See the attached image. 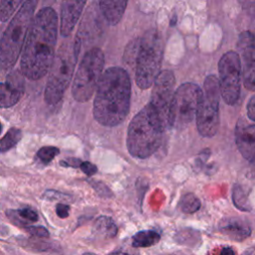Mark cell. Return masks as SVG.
Segmentation results:
<instances>
[{
    "label": "cell",
    "mask_w": 255,
    "mask_h": 255,
    "mask_svg": "<svg viewBox=\"0 0 255 255\" xmlns=\"http://www.w3.org/2000/svg\"><path fill=\"white\" fill-rule=\"evenodd\" d=\"M58 37V15L51 7L38 11L29 29L21 56L22 74L33 81L51 69Z\"/></svg>",
    "instance_id": "cell-1"
},
{
    "label": "cell",
    "mask_w": 255,
    "mask_h": 255,
    "mask_svg": "<svg viewBox=\"0 0 255 255\" xmlns=\"http://www.w3.org/2000/svg\"><path fill=\"white\" fill-rule=\"evenodd\" d=\"M130 78L120 67L108 68L102 75L94 100V117L105 127L120 125L130 106Z\"/></svg>",
    "instance_id": "cell-2"
},
{
    "label": "cell",
    "mask_w": 255,
    "mask_h": 255,
    "mask_svg": "<svg viewBox=\"0 0 255 255\" xmlns=\"http://www.w3.org/2000/svg\"><path fill=\"white\" fill-rule=\"evenodd\" d=\"M166 128L152 107L147 104L131 120L128 128L127 146L133 157L146 158L161 145Z\"/></svg>",
    "instance_id": "cell-3"
},
{
    "label": "cell",
    "mask_w": 255,
    "mask_h": 255,
    "mask_svg": "<svg viewBox=\"0 0 255 255\" xmlns=\"http://www.w3.org/2000/svg\"><path fill=\"white\" fill-rule=\"evenodd\" d=\"M37 1H25L0 37V69L9 70L17 62L34 19Z\"/></svg>",
    "instance_id": "cell-4"
},
{
    "label": "cell",
    "mask_w": 255,
    "mask_h": 255,
    "mask_svg": "<svg viewBox=\"0 0 255 255\" xmlns=\"http://www.w3.org/2000/svg\"><path fill=\"white\" fill-rule=\"evenodd\" d=\"M80 51V40L65 42L55 55L45 89V101L49 105L58 104L68 88L75 70Z\"/></svg>",
    "instance_id": "cell-5"
},
{
    "label": "cell",
    "mask_w": 255,
    "mask_h": 255,
    "mask_svg": "<svg viewBox=\"0 0 255 255\" xmlns=\"http://www.w3.org/2000/svg\"><path fill=\"white\" fill-rule=\"evenodd\" d=\"M163 56V40L156 29L146 31L137 48L135 59V83L145 90L151 87L160 73Z\"/></svg>",
    "instance_id": "cell-6"
},
{
    "label": "cell",
    "mask_w": 255,
    "mask_h": 255,
    "mask_svg": "<svg viewBox=\"0 0 255 255\" xmlns=\"http://www.w3.org/2000/svg\"><path fill=\"white\" fill-rule=\"evenodd\" d=\"M104 64L105 56L100 48H92L84 55L72 85L76 101L84 103L92 98L103 75Z\"/></svg>",
    "instance_id": "cell-7"
},
{
    "label": "cell",
    "mask_w": 255,
    "mask_h": 255,
    "mask_svg": "<svg viewBox=\"0 0 255 255\" xmlns=\"http://www.w3.org/2000/svg\"><path fill=\"white\" fill-rule=\"evenodd\" d=\"M220 97L219 80L214 75L207 76L196 114L197 130L204 137H211L218 130Z\"/></svg>",
    "instance_id": "cell-8"
},
{
    "label": "cell",
    "mask_w": 255,
    "mask_h": 255,
    "mask_svg": "<svg viewBox=\"0 0 255 255\" xmlns=\"http://www.w3.org/2000/svg\"><path fill=\"white\" fill-rule=\"evenodd\" d=\"M202 89L193 83H184L174 92L170 112L169 126L182 128L196 118Z\"/></svg>",
    "instance_id": "cell-9"
},
{
    "label": "cell",
    "mask_w": 255,
    "mask_h": 255,
    "mask_svg": "<svg viewBox=\"0 0 255 255\" xmlns=\"http://www.w3.org/2000/svg\"><path fill=\"white\" fill-rule=\"evenodd\" d=\"M221 97L227 105L238 101L241 86L242 64L238 53L229 51L222 55L218 63Z\"/></svg>",
    "instance_id": "cell-10"
},
{
    "label": "cell",
    "mask_w": 255,
    "mask_h": 255,
    "mask_svg": "<svg viewBox=\"0 0 255 255\" xmlns=\"http://www.w3.org/2000/svg\"><path fill=\"white\" fill-rule=\"evenodd\" d=\"M175 78L171 71L164 70L159 73L153 83L149 105L156 112L166 128L169 126V112L174 95Z\"/></svg>",
    "instance_id": "cell-11"
},
{
    "label": "cell",
    "mask_w": 255,
    "mask_h": 255,
    "mask_svg": "<svg viewBox=\"0 0 255 255\" xmlns=\"http://www.w3.org/2000/svg\"><path fill=\"white\" fill-rule=\"evenodd\" d=\"M237 47L243 61V84L251 92L255 91V35L245 31L239 35Z\"/></svg>",
    "instance_id": "cell-12"
},
{
    "label": "cell",
    "mask_w": 255,
    "mask_h": 255,
    "mask_svg": "<svg viewBox=\"0 0 255 255\" xmlns=\"http://www.w3.org/2000/svg\"><path fill=\"white\" fill-rule=\"evenodd\" d=\"M235 141L238 150L248 161L255 162V125L240 120L235 128Z\"/></svg>",
    "instance_id": "cell-13"
},
{
    "label": "cell",
    "mask_w": 255,
    "mask_h": 255,
    "mask_svg": "<svg viewBox=\"0 0 255 255\" xmlns=\"http://www.w3.org/2000/svg\"><path fill=\"white\" fill-rule=\"evenodd\" d=\"M85 1H64L61 8L60 32L64 37H68L73 31L81 13L84 9Z\"/></svg>",
    "instance_id": "cell-14"
},
{
    "label": "cell",
    "mask_w": 255,
    "mask_h": 255,
    "mask_svg": "<svg viewBox=\"0 0 255 255\" xmlns=\"http://www.w3.org/2000/svg\"><path fill=\"white\" fill-rule=\"evenodd\" d=\"M219 231L232 240L242 241L250 235L251 228L245 220L231 217L224 218L220 221Z\"/></svg>",
    "instance_id": "cell-15"
},
{
    "label": "cell",
    "mask_w": 255,
    "mask_h": 255,
    "mask_svg": "<svg viewBox=\"0 0 255 255\" xmlns=\"http://www.w3.org/2000/svg\"><path fill=\"white\" fill-rule=\"evenodd\" d=\"M23 93L20 81L8 78L5 83H0V108H10L18 103Z\"/></svg>",
    "instance_id": "cell-16"
},
{
    "label": "cell",
    "mask_w": 255,
    "mask_h": 255,
    "mask_svg": "<svg viewBox=\"0 0 255 255\" xmlns=\"http://www.w3.org/2000/svg\"><path fill=\"white\" fill-rule=\"evenodd\" d=\"M128 2L127 1H109L102 0L99 2V6L107 22L110 25H117L121 20Z\"/></svg>",
    "instance_id": "cell-17"
},
{
    "label": "cell",
    "mask_w": 255,
    "mask_h": 255,
    "mask_svg": "<svg viewBox=\"0 0 255 255\" xmlns=\"http://www.w3.org/2000/svg\"><path fill=\"white\" fill-rule=\"evenodd\" d=\"M7 216L13 223L19 226H25L27 223L36 222L38 220V213L31 207L8 210Z\"/></svg>",
    "instance_id": "cell-18"
},
{
    "label": "cell",
    "mask_w": 255,
    "mask_h": 255,
    "mask_svg": "<svg viewBox=\"0 0 255 255\" xmlns=\"http://www.w3.org/2000/svg\"><path fill=\"white\" fill-rule=\"evenodd\" d=\"M160 239V235L153 230H142L132 236L131 244L135 248L150 247L155 245Z\"/></svg>",
    "instance_id": "cell-19"
},
{
    "label": "cell",
    "mask_w": 255,
    "mask_h": 255,
    "mask_svg": "<svg viewBox=\"0 0 255 255\" xmlns=\"http://www.w3.org/2000/svg\"><path fill=\"white\" fill-rule=\"evenodd\" d=\"M94 228L98 234L105 238H113L117 234V226L114 220L108 216H100L94 223Z\"/></svg>",
    "instance_id": "cell-20"
},
{
    "label": "cell",
    "mask_w": 255,
    "mask_h": 255,
    "mask_svg": "<svg viewBox=\"0 0 255 255\" xmlns=\"http://www.w3.org/2000/svg\"><path fill=\"white\" fill-rule=\"evenodd\" d=\"M22 137V131L17 128H10L0 140V152H5L17 144Z\"/></svg>",
    "instance_id": "cell-21"
},
{
    "label": "cell",
    "mask_w": 255,
    "mask_h": 255,
    "mask_svg": "<svg viewBox=\"0 0 255 255\" xmlns=\"http://www.w3.org/2000/svg\"><path fill=\"white\" fill-rule=\"evenodd\" d=\"M179 209L184 213H194L200 208V200L193 193H185L179 200Z\"/></svg>",
    "instance_id": "cell-22"
},
{
    "label": "cell",
    "mask_w": 255,
    "mask_h": 255,
    "mask_svg": "<svg viewBox=\"0 0 255 255\" xmlns=\"http://www.w3.org/2000/svg\"><path fill=\"white\" fill-rule=\"evenodd\" d=\"M232 199L234 205L238 209L242 211H249L251 209V205L248 200V195L240 185H235L233 187Z\"/></svg>",
    "instance_id": "cell-23"
},
{
    "label": "cell",
    "mask_w": 255,
    "mask_h": 255,
    "mask_svg": "<svg viewBox=\"0 0 255 255\" xmlns=\"http://www.w3.org/2000/svg\"><path fill=\"white\" fill-rule=\"evenodd\" d=\"M21 4L19 0L12 1H1L0 3V21L6 22L15 12L16 8Z\"/></svg>",
    "instance_id": "cell-24"
},
{
    "label": "cell",
    "mask_w": 255,
    "mask_h": 255,
    "mask_svg": "<svg viewBox=\"0 0 255 255\" xmlns=\"http://www.w3.org/2000/svg\"><path fill=\"white\" fill-rule=\"evenodd\" d=\"M60 153V149L56 146H43L41 147L37 152V157L43 162V163H49L51 162L58 154Z\"/></svg>",
    "instance_id": "cell-25"
},
{
    "label": "cell",
    "mask_w": 255,
    "mask_h": 255,
    "mask_svg": "<svg viewBox=\"0 0 255 255\" xmlns=\"http://www.w3.org/2000/svg\"><path fill=\"white\" fill-rule=\"evenodd\" d=\"M25 230L36 237H40V238H46L49 236V231L43 227V226H26Z\"/></svg>",
    "instance_id": "cell-26"
},
{
    "label": "cell",
    "mask_w": 255,
    "mask_h": 255,
    "mask_svg": "<svg viewBox=\"0 0 255 255\" xmlns=\"http://www.w3.org/2000/svg\"><path fill=\"white\" fill-rule=\"evenodd\" d=\"M80 168H81V170H82L84 173H86L88 176L94 175V174L98 171L97 166H96L94 163L90 162V161H83L82 164H81V166H80Z\"/></svg>",
    "instance_id": "cell-27"
},
{
    "label": "cell",
    "mask_w": 255,
    "mask_h": 255,
    "mask_svg": "<svg viewBox=\"0 0 255 255\" xmlns=\"http://www.w3.org/2000/svg\"><path fill=\"white\" fill-rule=\"evenodd\" d=\"M83 161H81L79 158H74V157H71V158H66V159H63L60 161V164L62 166H65V167H80L81 164H82Z\"/></svg>",
    "instance_id": "cell-28"
},
{
    "label": "cell",
    "mask_w": 255,
    "mask_h": 255,
    "mask_svg": "<svg viewBox=\"0 0 255 255\" xmlns=\"http://www.w3.org/2000/svg\"><path fill=\"white\" fill-rule=\"evenodd\" d=\"M70 206L64 203H59L56 206V213L60 218H67L69 216Z\"/></svg>",
    "instance_id": "cell-29"
},
{
    "label": "cell",
    "mask_w": 255,
    "mask_h": 255,
    "mask_svg": "<svg viewBox=\"0 0 255 255\" xmlns=\"http://www.w3.org/2000/svg\"><path fill=\"white\" fill-rule=\"evenodd\" d=\"M246 110H247V116L248 118L255 122V95L253 97L250 98L248 104H247V107H246Z\"/></svg>",
    "instance_id": "cell-30"
},
{
    "label": "cell",
    "mask_w": 255,
    "mask_h": 255,
    "mask_svg": "<svg viewBox=\"0 0 255 255\" xmlns=\"http://www.w3.org/2000/svg\"><path fill=\"white\" fill-rule=\"evenodd\" d=\"M220 255H235V253L231 247H224L221 250Z\"/></svg>",
    "instance_id": "cell-31"
},
{
    "label": "cell",
    "mask_w": 255,
    "mask_h": 255,
    "mask_svg": "<svg viewBox=\"0 0 255 255\" xmlns=\"http://www.w3.org/2000/svg\"><path fill=\"white\" fill-rule=\"evenodd\" d=\"M110 255H129L128 253H125V252H122V251H116V252H113L111 253Z\"/></svg>",
    "instance_id": "cell-32"
},
{
    "label": "cell",
    "mask_w": 255,
    "mask_h": 255,
    "mask_svg": "<svg viewBox=\"0 0 255 255\" xmlns=\"http://www.w3.org/2000/svg\"><path fill=\"white\" fill-rule=\"evenodd\" d=\"M83 255H96V254H94V253H90V252H87V253H84Z\"/></svg>",
    "instance_id": "cell-33"
},
{
    "label": "cell",
    "mask_w": 255,
    "mask_h": 255,
    "mask_svg": "<svg viewBox=\"0 0 255 255\" xmlns=\"http://www.w3.org/2000/svg\"><path fill=\"white\" fill-rule=\"evenodd\" d=\"M1 131H2V124L0 122V134H1Z\"/></svg>",
    "instance_id": "cell-34"
}]
</instances>
